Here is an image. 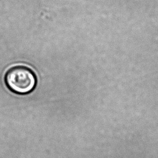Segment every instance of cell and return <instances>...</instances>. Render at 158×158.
I'll return each instance as SVG.
<instances>
[{
	"label": "cell",
	"mask_w": 158,
	"mask_h": 158,
	"mask_svg": "<svg viewBox=\"0 0 158 158\" xmlns=\"http://www.w3.org/2000/svg\"><path fill=\"white\" fill-rule=\"evenodd\" d=\"M5 84L8 88L17 94H27L35 89L36 77L31 69L24 66H16L6 74Z\"/></svg>",
	"instance_id": "cell-1"
}]
</instances>
